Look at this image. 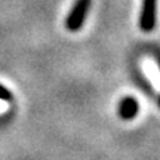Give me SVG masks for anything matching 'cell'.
Here are the masks:
<instances>
[{"instance_id":"2","label":"cell","mask_w":160,"mask_h":160,"mask_svg":"<svg viewBox=\"0 0 160 160\" xmlns=\"http://www.w3.org/2000/svg\"><path fill=\"white\" fill-rule=\"evenodd\" d=\"M156 13H157V0H142V8L139 15V28L144 33H150L154 30Z\"/></svg>"},{"instance_id":"3","label":"cell","mask_w":160,"mask_h":160,"mask_svg":"<svg viewBox=\"0 0 160 160\" xmlns=\"http://www.w3.org/2000/svg\"><path fill=\"white\" fill-rule=\"evenodd\" d=\"M139 111V104L137 98L133 97H125L120 99L119 102V116L123 120H132Z\"/></svg>"},{"instance_id":"4","label":"cell","mask_w":160,"mask_h":160,"mask_svg":"<svg viewBox=\"0 0 160 160\" xmlns=\"http://www.w3.org/2000/svg\"><path fill=\"white\" fill-rule=\"evenodd\" d=\"M0 99L2 101H8V102L12 101V92L3 85H0Z\"/></svg>"},{"instance_id":"5","label":"cell","mask_w":160,"mask_h":160,"mask_svg":"<svg viewBox=\"0 0 160 160\" xmlns=\"http://www.w3.org/2000/svg\"><path fill=\"white\" fill-rule=\"evenodd\" d=\"M156 55H157V62H159V67H160V52H157ZM159 105H160V98H159Z\"/></svg>"},{"instance_id":"1","label":"cell","mask_w":160,"mask_h":160,"mask_svg":"<svg viewBox=\"0 0 160 160\" xmlns=\"http://www.w3.org/2000/svg\"><path fill=\"white\" fill-rule=\"evenodd\" d=\"M89 8H91V0H76L68 13V17L65 19V28L71 31V33L79 31L83 27V24H85Z\"/></svg>"}]
</instances>
